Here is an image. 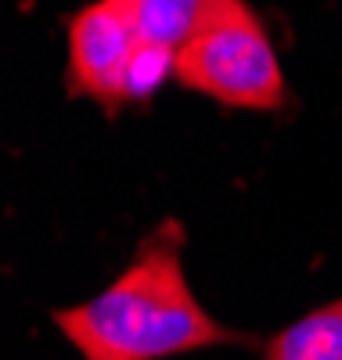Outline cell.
I'll return each mask as SVG.
<instances>
[{"label":"cell","instance_id":"3","mask_svg":"<svg viewBox=\"0 0 342 360\" xmlns=\"http://www.w3.org/2000/svg\"><path fill=\"white\" fill-rule=\"evenodd\" d=\"M141 40L137 0H94L80 8L69 18V94L115 115L130 101V62Z\"/></svg>","mask_w":342,"mask_h":360},{"label":"cell","instance_id":"6","mask_svg":"<svg viewBox=\"0 0 342 360\" xmlns=\"http://www.w3.org/2000/svg\"><path fill=\"white\" fill-rule=\"evenodd\" d=\"M173 72H177V51L141 40L134 62H130V101H148Z\"/></svg>","mask_w":342,"mask_h":360},{"label":"cell","instance_id":"4","mask_svg":"<svg viewBox=\"0 0 342 360\" xmlns=\"http://www.w3.org/2000/svg\"><path fill=\"white\" fill-rule=\"evenodd\" d=\"M267 360H342V295L310 310L263 346Z\"/></svg>","mask_w":342,"mask_h":360},{"label":"cell","instance_id":"2","mask_svg":"<svg viewBox=\"0 0 342 360\" xmlns=\"http://www.w3.org/2000/svg\"><path fill=\"white\" fill-rule=\"evenodd\" d=\"M173 79L227 108L274 112L285 105L281 62L245 0H205L191 37L177 47Z\"/></svg>","mask_w":342,"mask_h":360},{"label":"cell","instance_id":"1","mask_svg":"<svg viewBox=\"0 0 342 360\" xmlns=\"http://www.w3.org/2000/svg\"><path fill=\"white\" fill-rule=\"evenodd\" d=\"M51 321L87 360H159L241 342L202 303L184 274V231L163 220L130 266L94 299L54 310Z\"/></svg>","mask_w":342,"mask_h":360},{"label":"cell","instance_id":"5","mask_svg":"<svg viewBox=\"0 0 342 360\" xmlns=\"http://www.w3.org/2000/svg\"><path fill=\"white\" fill-rule=\"evenodd\" d=\"M205 8V0H137L141 37L163 47H180Z\"/></svg>","mask_w":342,"mask_h":360}]
</instances>
